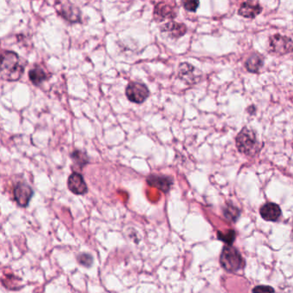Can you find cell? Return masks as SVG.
Masks as SVG:
<instances>
[{
	"label": "cell",
	"instance_id": "obj_8",
	"mask_svg": "<svg viewBox=\"0 0 293 293\" xmlns=\"http://www.w3.org/2000/svg\"><path fill=\"white\" fill-rule=\"evenodd\" d=\"M14 199L21 207H27L30 199L32 198L34 192L30 186L26 183H19L14 188Z\"/></svg>",
	"mask_w": 293,
	"mask_h": 293
},
{
	"label": "cell",
	"instance_id": "obj_17",
	"mask_svg": "<svg viewBox=\"0 0 293 293\" xmlns=\"http://www.w3.org/2000/svg\"><path fill=\"white\" fill-rule=\"evenodd\" d=\"M71 157L73 164L80 169H83V167L86 166L87 164H89V156L85 151L74 150L73 153L71 154Z\"/></svg>",
	"mask_w": 293,
	"mask_h": 293
},
{
	"label": "cell",
	"instance_id": "obj_1",
	"mask_svg": "<svg viewBox=\"0 0 293 293\" xmlns=\"http://www.w3.org/2000/svg\"><path fill=\"white\" fill-rule=\"evenodd\" d=\"M25 64L21 57L13 51H4L0 76L3 80L17 81L25 73Z\"/></svg>",
	"mask_w": 293,
	"mask_h": 293
},
{
	"label": "cell",
	"instance_id": "obj_3",
	"mask_svg": "<svg viewBox=\"0 0 293 293\" xmlns=\"http://www.w3.org/2000/svg\"><path fill=\"white\" fill-rule=\"evenodd\" d=\"M220 263L226 271L237 272L244 266L241 254L235 247L227 245L223 247L220 256Z\"/></svg>",
	"mask_w": 293,
	"mask_h": 293
},
{
	"label": "cell",
	"instance_id": "obj_12",
	"mask_svg": "<svg viewBox=\"0 0 293 293\" xmlns=\"http://www.w3.org/2000/svg\"><path fill=\"white\" fill-rule=\"evenodd\" d=\"M262 7L260 4L257 2H251V1H246L243 2L240 6L238 10V14L240 16H243L245 18L253 19L259 16L262 11Z\"/></svg>",
	"mask_w": 293,
	"mask_h": 293
},
{
	"label": "cell",
	"instance_id": "obj_7",
	"mask_svg": "<svg viewBox=\"0 0 293 293\" xmlns=\"http://www.w3.org/2000/svg\"><path fill=\"white\" fill-rule=\"evenodd\" d=\"M178 69V77L188 84H196L201 80L203 73L188 62L181 63Z\"/></svg>",
	"mask_w": 293,
	"mask_h": 293
},
{
	"label": "cell",
	"instance_id": "obj_6",
	"mask_svg": "<svg viewBox=\"0 0 293 293\" xmlns=\"http://www.w3.org/2000/svg\"><path fill=\"white\" fill-rule=\"evenodd\" d=\"M55 9L59 16L65 19L68 22H80L82 13L78 6H74L71 2H57Z\"/></svg>",
	"mask_w": 293,
	"mask_h": 293
},
{
	"label": "cell",
	"instance_id": "obj_15",
	"mask_svg": "<svg viewBox=\"0 0 293 293\" xmlns=\"http://www.w3.org/2000/svg\"><path fill=\"white\" fill-rule=\"evenodd\" d=\"M264 65V57L258 53L251 54L245 62V68L247 72L252 73H257L260 72Z\"/></svg>",
	"mask_w": 293,
	"mask_h": 293
},
{
	"label": "cell",
	"instance_id": "obj_2",
	"mask_svg": "<svg viewBox=\"0 0 293 293\" xmlns=\"http://www.w3.org/2000/svg\"><path fill=\"white\" fill-rule=\"evenodd\" d=\"M237 148L241 153L246 156H254L261 150V145L259 142L256 132L253 130L243 127L236 137Z\"/></svg>",
	"mask_w": 293,
	"mask_h": 293
},
{
	"label": "cell",
	"instance_id": "obj_16",
	"mask_svg": "<svg viewBox=\"0 0 293 293\" xmlns=\"http://www.w3.org/2000/svg\"><path fill=\"white\" fill-rule=\"evenodd\" d=\"M29 78L35 86H39L49 78V74L40 65H35L29 72Z\"/></svg>",
	"mask_w": 293,
	"mask_h": 293
},
{
	"label": "cell",
	"instance_id": "obj_20",
	"mask_svg": "<svg viewBox=\"0 0 293 293\" xmlns=\"http://www.w3.org/2000/svg\"><path fill=\"white\" fill-rule=\"evenodd\" d=\"M253 293H275V289L268 285H259L254 288Z\"/></svg>",
	"mask_w": 293,
	"mask_h": 293
},
{
	"label": "cell",
	"instance_id": "obj_18",
	"mask_svg": "<svg viewBox=\"0 0 293 293\" xmlns=\"http://www.w3.org/2000/svg\"><path fill=\"white\" fill-rule=\"evenodd\" d=\"M218 239L222 240L227 244L231 245L233 243L236 239V232L233 230H229L226 232H218Z\"/></svg>",
	"mask_w": 293,
	"mask_h": 293
},
{
	"label": "cell",
	"instance_id": "obj_14",
	"mask_svg": "<svg viewBox=\"0 0 293 293\" xmlns=\"http://www.w3.org/2000/svg\"><path fill=\"white\" fill-rule=\"evenodd\" d=\"M261 215L266 221H276L281 215L280 207L275 203H266L261 207Z\"/></svg>",
	"mask_w": 293,
	"mask_h": 293
},
{
	"label": "cell",
	"instance_id": "obj_21",
	"mask_svg": "<svg viewBox=\"0 0 293 293\" xmlns=\"http://www.w3.org/2000/svg\"><path fill=\"white\" fill-rule=\"evenodd\" d=\"M78 260H79V262L83 266H89L92 262V256H89V255H85V254L81 255Z\"/></svg>",
	"mask_w": 293,
	"mask_h": 293
},
{
	"label": "cell",
	"instance_id": "obj_5",
	"mask_svg": "<svg viewBox=\"0 0 293 293\" xmlns=\"http://www.w3.org/2000/svg\"><path fill=\"white\" fill-rule=\"evenodd\" d=\"M126 96L130 102L141 104L148 98L150 91L145 83L140 82H130L126 88Z\"/></svg>",
	"mask_w": 293,
	"mask_h": 293
},
{
	"label": "cell",
	"instance_id": "obj_11",
	"mask_svg": "<svg viewBox=\"0 0 293 293\" xmlns=\"http://www.w3.org/2000/svg\"><path fill=\"white\" fill-rule=\"evenodd\" d=\"M147 183L151 187L159 188V190L167 193L170 191L173 184V179L166 175H151L147 177Z\"/></svg>",
	"mask_w": 293,
	"mask_h": 293
},
{
	"label": "cell",
	"instance_id": "obj_19",
	"mask_svg": "<svg viewBox=\"0 0 293 293\" xmlns=\"http://www.w3.org/2000/svg\"><path fill=\"white\" fill-rule=\"evenodd\" d=\"M199 1H196V0H189L183 3V7L186 11H191V12H195L197 9L199 8Z\"/></svg>",
	"mask_w": 293,
	"mask_h": 293
},
{
	"label": "cell",
	"instance_id": "obj_4",
	"mask_svg": "<svg viewBox=\"0 0 293 293\" xmlns=\"http://www.w3.org/2000/svg\"><path fill=\"white\" fill-rule=\"evenodd\" d=\"M269 52L272 54L282 56L293 53V40L280 34H275L269 38Z\"/></svg>",
	"mask_w": 293,
	"mask_h": 293
},
{
	"label": "cell",
	"instance_id": "obj_10",
	"mask_svg": "<svg viewBox=\"0 0 293 293\" xmlns=\"http://www.w3.org/2000/svg\"><path fill=\"white\" fill-rule=\"evenodd\" d=\"M69 190L77 195H83L88 192V187L80 173L73 172L67 181Z\"/></svg>",
	"mask_w": 293,
	"mask_h": 293
},
{
	"label": "cell",
	"instance_id": "obj_13",
	"mask_svg": "<svg viewBox=\"0 0 293 293\" xmlns=\"http://www.w3.org/2000/svg\"><path fill=\"white\" fill-rule=\"evenodd\" d=\"M162 32L166 33L173 38L182 37L187 33V26L184 24L170 21L162 27Z\"/></svg>",
	"mask_w": 293,
	"mask_h": 293
},
{
	"label": "cell",
	"instance_id": "obj_9",
	"mask_svg": "<svg viewBox=\"0 0 293 293\" xmlns=\"http://www.w3.org/2000/svg\"><path fill=\"white\" fill-rule=\"evenodd\" d=\"M176 16L175 6L171 4L160 2L156 4L154 9V18L156 22H164L165 20H173Z\"/></svg>",
	"mask_w": 293,
	"mask_h": 293
}]
</instances>
